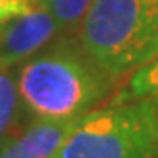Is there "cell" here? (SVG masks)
<instances>
[{
  "label": "cell",
  "mask_w": 158,
  "mask_h": 158,
  "mask_svg": "<svg viewBox=\"0 0 158 158\" xmlns=\"http://www.w3.org/2000/svg\"><path fill=\"white\" fill-rule=\"evenodd\" d=\"M78 29L86 55L110 76L158 57V0H94Z\"/></svg>",
  "instance_id": "1"
},
{
  "label": "cell",
  "mask_w": 158,
  "mask_h": 158,
  "mask_svg": "<svg viewBox=\"0 0 158 158\" xmlns=\"http://www.w3.org/2000/svg\"><path fill=\"white\" fill-rule=\"evenodd\" d=\"M158 110L147 97L78 116L53 158H154Z\"/></svg>",
  "instance_id": "2"
},
{
  "label": "cell",
  "mask_w": 158,
  "mask_h": 158,
  "mask_svg": "<svg viewBox=\"0 0 158 158\" xmlns=\"http://www.w3.org/2000/svg\"><path fill=\"white\" fill-rule=\"evenodd\" d=\"M103 69L71 52H52L29 61L19 74V95L42 120H71L107 94L109 80Z\"/></svg>",
  "instance_id": "3"
},
{
  "label": "cell",
  "mask_w": 158,
  "mask_h": 158,
  "mask_svg": "<svg viewBox=\"0 0 158 158\" xmlns=\"http://www.w3.org/2000/svg\"><path fill=\"white\" fill-rule=\"evenodd\" d=\"M57 23L40 2L0 17V69L29 59L55 35Z\"/></svg>",
  "instance_id": "4"
},
{
  "label": "cell",
  "mask_w": 158,
  "mask_h": 158,
  "mask_svg": "<svg viewBox=\"0 0 158 158\" xmlns=\"http://www.w3.org/2000/svg\"><path fill=\"white\" fill-rule=\"evenodd\" d=\"M76 118L42 120L31 126L17 139L8 141L0 158H53L65 137L73 130Z\"/></svg>",
  "instance_id": "5"
},
{
  "label": "cell",
  "mask_w": 158,
  "mask_h": 158,
  "mask_svg": "<svg viewBox=\"0 0 158 158\" xmlns=\"http://www.w3.org/2000/svg\"><path fill=\"white\" fill-rule=\"evenodd\" d=\"M38 2L48 8L57 23V29L73 31L74 27H80L94 0H38Z\"/></svg>",
  "instance_id": "6"
},
{
  "label": "cell",
  "mask_w": 158,
  "mask_h": 158,
  "mask_svg": "<svg viewBox=\"0 0 158 158\" xmlns=\"http://www.w3.org/2000/svg\"><path fill=\"white\" fill-rule=\"evenodd\" d=\"M139 97L151 99L158 110V57L149 65L137 69L135 76L131 78L128 99H139Z\"/></svg>",
  "instance_id": "7"
},
{
  "label": "cell",
  "mask_w": 158,
  "mask_h": 158,
  "mask_svg": "<svg viewBox=\"0 0 158 158\" xmlns=\"http://www.w3.org/2000/svg\"><path fill=\"white\" fill-rule=\"evenodd\" d=\"M19 88L15 86L14 78L4 69H0V139L6 137L8 128L14 122V114L17 109Z\"/></svg>",
  "instance_id": "8"
},
{
  "label": "cell",
  "mask_w": 158,
  "mask_h": 158,
  "mask_svg": "<svg viewBox=\"0 0 158 158\" xmlns=\"http://www.w3.org/2000/svg\"><path fill=\"white\" fill-rule=\"evenodd\" d=\"M32 2V0H0V17H4L12 12H17V10L25 8Z\"/></svg>",
  "instance_id": "9"
},
{
  "label": "cell",
  "mask_w": 158,
  "mask_h": 158,
  "mask_svg": "<svg viewBox=\"0 0 158 158\" xmlns=\"http://www.w3.org/2000/svg\"><path fill=\"white\" fill-rule=\"evenodd\" d=\"M8 141H10V139H6V137H4V139H0V154H2V151L6 149V145H8Z\"/></svg>",
  "instance_id": "10"
},
{
  "label": "cell",
  "mask_w": 158,
  "mask_h": 158,
  "mask_svg": "<svg viewBox=\"0 0 158 158\" xmlns=\"http://www.w3.org/2000/svg\"><path fill=\"white\" fill-rule=\"evenodd\" d=\"M32 2H38V0H32Z\"/></svg>",
  "instance_id": "11"
}]
</instances>
